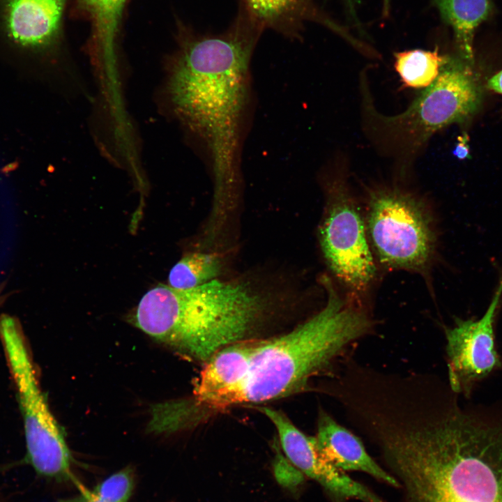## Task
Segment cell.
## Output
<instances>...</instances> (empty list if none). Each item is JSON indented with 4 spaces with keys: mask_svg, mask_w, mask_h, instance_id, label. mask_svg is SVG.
<instances>
[{
    "mask_svg": "<svg viewBox=\"0 0 502 502\" xmlns=\"http://www.w3.org/2000/svg\"><path fill=\"white\" fill-rule=\"evenodd\" d=\"M459 397L432 383L372 421L369 439L406 502H502V400L463 404Z\"/></svg>",
    "mask_w": 502,
    "mask_h": 502,
    "instance_id": "cell-1",
    "label": "cell"
},
{
    "mask_svg": "<svg viewBox=\"0 0 502 502\" xmlns=\"http://www.w3.org/2000/svg\"><path fill=\"white\" fill-rule=\"evenodd\" d=\"M261 27L249 15L218 35L192 37L172 68L168 93L182 122L206 145L214 192L211 212L226 215L238 185L241 126L249 66Z\"/></svg>",
    "mask_w": 502,
    "mask_h": 502,
    "instance_id": "cell-2",
    "label": "cell"
},
{
    "mask_svg": "<svg viewBox=\"0 0 502 502\" xmlns=\"http://www.w3.org/2000/svg\"><path fill=\"white\" fill-rule=\"evenodd\" d=\"M269 303L266 294L241 280L217 278L187 289L160 284L143 296L130 320L183 356L205 363L222 347L247 338Z\"/></svg>",
    "mask_w": 502,
    "mask_h": 502,
    "instance_id": "cell-3",
    "label": "cell"
},
{
    "mask_svg": "<svg viewBox=\"0 0 502 502\" xmlns=\"http://www.w3.org/2000/svg\"><path fill=\"white\" fill-rule=\"evenodd\" d=\"M323 284L327 292L324 308L290 332L264 340L242 381L207 400L203 403L206 407L215 412L299 390L370 333L373 324L367 315L347 305L328 279H323Z\"/></svg>",
    "mask_w": 502,
    "mask_h": 502,
    "instance_id": "cell-4",
    "label": "cell"
},
{
    "mask_svg": "<svg viewBox=\"0 0 502 502\" xmlns=\"http://www.w3.org/2000/svg\"><path fill=\"white\" fill-rule=\"evenodd\" d=\"M469 65L449 56L435 81L396 115L379 113L364 98L366 127L374 142L397 157L412 158L436 132L471 117L481 105L482 89Z\"/></svg>",
    "mask_w": 502,
    "mask_h": 502,
    "instance_id": "cell-5",
    "label": "cell"
},
{
    "mask_svg": "<svg viewBox=\"0 0 502 502\" xmlns=\"http://www.w3.org/2000/svg\"><path fill=\"white\" fill-rule=\"evenodd\" d=\"M0 340L24 423V462L39 476L61 482L71 480L70 452L40 388L29 347L17 318L6 314L0 316Z\"/></svg>",
    "mask_w": 502,
    "mask_h": 502,
    "instance_id": "cell-6",
    "label": "cell"
},
{
    "mask_svg": "<svg viewBox=\"0 0 502 502\" xmlns=\"http://www.w3.org/2000/svg\"><path fill=\"white\" fill-rule=\"evenodd\" d=\"M365 227L372 250L386 267L423 272L434 254L436 233L427 207L397 187L371 191Z\"/></svg>",
    "mask_w": 502,
    "mask_h": 502,
    "instance_id": "cell-7",
    "label": "cell"
},
{
    "mask_svg": "<svg viewBox=\"0 0 502 502\" xmlns=\"http://www.w3.org/2000/svg\"><path fill=\"white\" fill-rule=\"evenodd\" d=\"M326 190V211L319 233L324 259L344 286L364 291L376 275L365 223L342 175L330 178Z\"/></svg>",
    "mask_w": 502,
    "mask_h": 502,
    "instance_id": "cell-8",
    "label": "cell"
},
{
    "mask_svg": "<svg viewBox=\"0 0 502 502\" xmlns=\"http://www.w3.org/2000/svg\"><path fill=\"white\" fill-rule=\"evenodd\" d=\"M502 293V278L492 301L478 320L456 318L446 328L448 383L469 399L475 386L502 367L495 344L494 320Z\"/></svg>",
    "mask_w": 502,
    "mask_h": 502,
    "instance_id": "cell-9",
    "label": "cell"
},
{
    "mask_svg": "<svg viewBox=\"0 0 502 502\" xmlns=\"http://www.w3.org/2000/svg\"><path fill=\"white\" fill-rule=\"evenodd\" d=\"M259 410L274 425L287 460L301 473L320 484L331 496L338 499L385 502L330 463L321 452L316 438L300 431L283 413L265 407Z\"/></svg>",
    "mask_w": 502,
    "mask_h": 502,
    "instance_id": "cell-10",
    "label": "cell"
},
{
    "mask_svg": "<svg viewBox=\"0 0 502 502\" xmlns=\"http://www.w3.org/2000/svg\"><path fill=\"white\" fill-rule=\"evenodd\" d=\"M65 0H4L3 18L8 36L17 45L38 49L56 38Z\"/></svg>",
    "mask_w": 502,
    "mask_h": 502,
    "instance_id": "cell-11",
    "label": "cell"
},
{
    "mask_svg": "<svg viewBox=\"0 0 502 502\" xmlns=\"http://www.w3.org/2000/svg\"><path fill=\"white\" fill-rule=\"evenodd\" d=\"M315 438L324 457L340 470L364 472L389 485L400 487L396 478L367 453L360 439L323 410L319 413Z\"/></svg>",
    "mask_w": 502,
    "mask_h": 502,
    "instance_id": "cell-12",
    "label": "cell"
},
{
    "mask_svg": "<svg viewBox=\"0 0 502 502\" xmlns=\"http://www.w3.org/2000/svg\"><path fill=\"white\" fill-rule=\"evenodd\" d=\"M264 339L245 338L227 345L206 362L194 386V399L199 404L229 389L246 375L251 360Z\"/></svg>",
    "mask_w": 502,
    "mask_h": 502,
    "instance_id": "cell-13",
    "label": "cell"
},
{
    "mask_svg": "<svg viewBox=\"0 0 502 502\" xmlns=\"http://www.w3.org/2000/svg\"><path fill=\"white\" fill-rule=\"evenodd\" d=\"M442 20L454 32L459 57L472 65L473 38L478 26L493 11L492 0H434Z\"/></svg>",
    "mask_w": 502,
    "mask_h": 502,
    "instance_id": "cell-14",
    "label": "cell"
},
{
    "mask_svg": "<svg viewBox=\"0 0 502 502\" xmlns=\"http://www.w3.org/2000/svg\"><path fill=\"white\" fill-rule=\"evenodd\" d=\"M249 15L261 27L295 34L309 13L310 0H244Z\"/></svg>",
    "mask_w": 502,
    "mask_h": 502,
    "instance_id": "cell-15",
    "label": "cell"
},
{
    "mask_svg": "<svg viewBox=\"0 0 502 502\" xmlns=\"http://www.w3.org/2000/svg\"><path fill=\"white\" fill-rule=\"evenodd\" d=\"M394 57V67L403 86L425 89L437 78L449 56L440 55L437 49H415L396 52Z\"/></svg>",
    "mask_w": 502,
    "mask_h": 502,
    "instance_id": "cell-16",
    "label": "cell"
},
{
    "mask_svg": "<svg viewBox=\"0 0 502 502\" xmlns=\"http://www.w3.org/2000/svg\"><path fill=\"white\" fill-rule=\"evenodd\" d=\"M221 257L212 252H191L182 257L171 269L169 285L178 289L196 287L219 276Z\"/></svg>",
    "mask_w": 502,
    "mask_h": 502,
    "instance_id": "cell-17",
    "label": "cell"
},
{
    "mask_svg": "<svg viewBox=\"0 0 502 502\" xmlns=\"http://www.w3.org/2000/svg\"><path fill=\"white\" fill-rule=\"evenodd\" d=\"M91 15L96 36L106 54L113 43L126 0H82Z\"/></svg>",
    "mask_w": 502,
    "mask_h": 502,
    "instance_id": "cell-18",
    "label": "cell"
},
{
    "mask_svg": "<svg viewBox=\"0 0 502 502\" xmlns=\"http://www.w3.org/2000/svg\"><path fill=\"white\" fill-rule=\"evenodd\" d=\"M134 482L132 470L126 468L103 480L93 492L106 502H128Z\"/></svg>",
    "mask_w": 502,
    "mask_h": 502,
    "instance_id": "cell-19",
    "label": "cell"
},
{
    "mask_svg": "<svg viewBox=\"0 0 502 502\" xmlns=\"http://www.w3.org/2000/svg\"><path fill=\"white\" fill-rule=\"evenodd\" d=\"M469 136L466 133L457 137V142L453 150V155L459 160H464L469 156Z\"/></svg>",
    "mask_w": 502,
    "mask_h": 502,
    "instance_id": "cell-20",
    "label": "cell"
},
{
    "mask_svg": "<svg viewBox=\"0 0 502 502\" xmlns=\"http://www.w3.org/2000/svg\"><path fill=\"white\" fill-rule=\"evenodd\" d=\"M61 502H106L97 496L93 490H88L85 488L81 489V493L78 496L61 500Z\"/></svg>",
    "mask_w": 502,
    "mask_h": 502,
    "instance_id": "cell-21",
    "label": "cell"
},
{
    "mask_svg": "<svg viewBox=\"0 0 502 502\" xmlns=\"http://www.w3.org/2000/svg\"><path fill=\"white\" fill-rule=\"evenodd\" d=\"M487 86L489 89L502 95V70L488 80Z\"/></svg>",
    "mask_w": 502,
    "mask_h": 502,
    "instance_id": "cell-22",
    "label": "cell"
},
{
    "mask_svg": "<svg viewBox=\"0 0 502 502\" xmlns=\"http://www.w3.org/2000/svg\"><path fill=\"white\" fill-rule=\"evenodd\" d=\"M345 3L354 20H357L356 17V6L359 3V0H344Z\"/></svg>",
    "mask_w": 502,
    "mask_h": 502,
    "instance_id": "cell-23",
    "label": "cell"
},
{
    "mask_svg": "<svg viewBox=\"0 0 502 502\" xmlns=\"http://www.w3.org/2000/svg\"><path fill=\"white\" fill-rule=\"evenodd\" d=\"M6 286V282L4 281L0 284V307L6 302L8 298L12 295L13 292L4 293L3 289Z\"/></svg>",
    "mask_w": 502,
    "mask_h": 502,
    "instance_id": "cell-24",
    "label": "cell"
}]
</instances>
